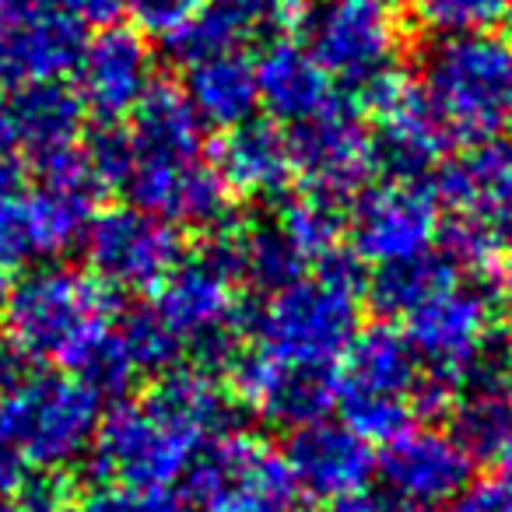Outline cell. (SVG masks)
Here are the masks:
<instances>
[{
	"mask_svg": "<svg viewBox=\"0 0 512 512\" xmlns=\"http://www.w3.org/2000/svg\"><path fill=\"white\" fill-rule=\"evenodd\" d=\"M0 299H4V285H0Z\"/></svg>",
	"mask_w": 512,
	"mask_h": 512,
	"instance_id": "cell-43",
	"label": "cell"
},
{
	"mask_svg": "<svg viewBox=\"0 0 512 512\" xmlns=\"http://www.w3.org/2000/svg\"><path fill=\"white\" fill-rule=\"evenodd\" d=\"M491 463L498 467V481H505L512 488V418H509V425H505V432H502V439H498V446H495V453L488 456Z\"/></svg>",
	"mask_w": 512,
	"mask_h": 512,
	"instance_id": "cell-38",
	"label": "cell"
},
{
	"mask_svg": "<svg viewBox=\"0 0 512 512\" xmlns=\"http://www.w3.org/2000/svg\"><path fill=\"white\" fill-rule=\"evenodd\" d=\"M155 81V57L144 36L127 25H102L74 64V92L85 113L102 123H120L134 113Z\"/></svg>",
	"mask_w": 512,
	"mask_h": 512,
	"instance_id": "cell-19",
	"label": "cell"
},
{
	"mask_svg": "<svg viewBox=\"0 0 512 512\" xmlns=\"http://www.w3.org/2000/svg\"><path fill=\"white\" fill-rule=\"evenodd\" d=\"M442 253L456 267L495 264L512 235V144L505 137L470 144L435 169Z\"/></svg>",
	"mask_w": 512,
	"mask_h": 512,
	"instance_id": "cell-6",
	"label": "cell"
},
{
	"mask_svg": "<svg viewBox=\"0 0 512 512\" xmlns=\"http://www.w3.org/2000/svg\"><path fill=\"white\" fill-rule=\"evenodd\" d=\"M235 428V400L207 369L155 376L144 397L120 400L99 421L92 470L109 488H169L207 439Z\"/></svg>",
	"mask_w": 512,
	"mask_h": 512,
	"instance_id": "cell-1",
	"label": "cell"
},
{
	"mask_svg": "<svg viewBox=\"0 0 512 512\" xmlns=\"http://www.w3.org/2000/svg\"><path fill=\"white\" fill-rule=\"evenodd\" d=\"M421 362L404 330L390 323L362 327L337 362V407L344 425L365 442H386L414 425Z\"/></svg>",
	"mask_w": 512,
	"mask_h": 512,
	"instance_id": "cell-8",
	"label": "cell"
},
{
	"mask_svg": "<svg viewBox=\"0 0 512 512\" xmlns=\"http://www.w3.org/2000/svg\"><path fill=\"white\" fill-rule=\"evenodd\" d=\"M102 397L78 372H29L0 397V442L36 474H67L92 453Z\"/></svg>",
	"mask_w": 512,
	"mask_h": 512,
	"instance_id": "cell-5",
	"label": "cell"
},
{
	"mask_svg": "<svg viewBox=\"0 0 512 512\" xmlns=\"http://www.w3.org/2000/svg\"><path fill=\"white\" fill-rule=\"evenodd\" d=\"M295 176H302V190L323 193L330 200H351L369 186L379 169L376 137L358 120L351 102H334L320 116L295 123L292 134Z\"/></svg>",
	"mask_w": 512,
	"mask_h": 512,
	"instance_id": "cell-17",
	"label": "cell"
},
{
	"mask_svg": "<svg viewBox=\"0 0 512 512\" xmlns=\"http://www.w3.org/2000/svg\"><path fill=\"white\" fill-rule=\"evenodd\" d=\"M302 43L327 67L330 78L358 92L397 67L400 25L390 8L376 0H320L306 18Z\"/></svg>",
	"mask_w": 512,
	"mask_h": 512,
	"instance_id": "cell-13",
	"label": "cell"
},
{
	"mask_svg": "<svg viewBox=\"0 0 512 512\" xmlns=\"http://www.w3.org/2000/svg\"><path fill=\"white\" fill-rule=\"evenodd\" d=\"M151 309L207 372L228 369L246 344L249 313L239 299V278L211 246L172 267L169 278L155 288Z\"/></svg>",
	"mask_w": 512,
	"mask_h": 512,
	"instance_id": "cell-7",
	"label": "cell"
},
{
	"mask_svg": "<svg viewBox=\"0 0 512 512\" xmlns=\"http://www.w3.org/2000/svg\"><path fill=\"white\" fill-rule=\"evenodd\" d=\"M67 512H193L169 488H102Z\"/></svg>",
	"mask_w": 512,
	"mask_h": 512,
	"instance_id": "cell-31",
	"label": "cell"
},
{
	"mask_svg": "<svg viewBox=\"0 0 512 512\" xmlns=\"http://www.w3.org/2000/svg\"><path fill=\"white\" fill-rule=\"evenodd\" d=\"M292 4H313V0H292Z\"/></svg>",
	"mask_w": 512,
	"mask_h": 512,
	"instance_id": "cell-41",
	"label": "cell"
},
{
	"mask_svg": "<svg viewBox=\"0 0 512 512\" xmlns=\"http://www.w3.org/2000/svg\"><path fill=\"white\" fill-rule=\"evenodd\" d=\"M204 8L225 18L242 39H249L278 29L292 8V0H204Z\"/></svg>",
	"mask_w": 512,
	"mask_h": 512,
	"instance_id": "cell-33",
	"label": "cell"
},
{
	"mask_svg": "<svg viewBox=\"0 0 512 512\" xmlns=\"http://www.w3.org/2000/svg\"><path fill=\"white\" fill-rule=\"evenodd\" d=\"M495 292L512 309V235L505 239V246L495 256Z\"/></svg>",
	"mask_w": 512,
	"mask_h": 512,
	"instance_id": "cell-37",
	"label": "cell"
},
{
	"mask_svg": "<svg viewBox=\"0 0 512 512\" xmlns=\"http://www.w3.org/2000/svg\"><path fill=\"white\" fill-rule=\"evenodd\" d=\"M460 278L456 264L446 253H418L407 260H393V264L376 267L372 281H365V299H372V306L386 316H400L421 306L425 299H432L435 292H442L446 285Z\"/></svg>",
	"mask_w": 512,
	"mask_h": 512,
	"instance_id": "cell-26",
	"label": "cell"
},
{
	"mask_svg": "<svg viewBox=\"0 0 512 512\" xmlns=\"http://www.w3.org/2000/svg\"><path fill=\"white\" fill-rule=\"evenodd\" d=\"M256 64V95L260 106L278 123H306L337 102L334 78L313 57L306 43L271 39Z\"/></svg>",
	"mask_w": 512,
	"mask_h": 512,
	"instance_id": "cell-23",
	"label": "cell"
},
{
	"mask_svg": "<svg viewBox=\"0 0 512 512\" xmlns=\"http://www.w3.org/2000/svg\"><path fill=\"white\" fill-rule=\"evenodd\" d=\"M81 246L88 271L113 292H155L186 256L179 228L134 204L92 214Z\"/></svg>",
	"mask_w": 512,
	"mask_h": 512,
	"instance_id": "cell-11",
	"label": "cell"
},
{
	"mask_svg": "<svg viewBox=\"0 0 512 512\" xmlns=\"http://www.w3.org/2000/svg\"><path fill=\"white\" fill-rule=\"evenodd\" d=\"M288 470L302 495L316 502L362 495L365 484L376 474L372 442L351 432L344 421H313L292 432L285 449Z\"/></svg>",
	"mask_w": 512,
	"mask_h": 512,
	"instance_id": "cell-21",
	"label": "cell"
},
{
	"mask_svg": "<svg viewBox=\"0 0 512 512\" xmlns=\"http://www.w3.org/2000/svg\"><path fill=\"white\" fill-rule=\"evenodd\" d=\"M123 190L134 207L176 228L218 232L232 221V193L204 158L134 162Z\"/></svg>",
	"mask_w": 512,
	"mask_h": 512,
	"instance_id": "cell-18",
	"label": "cell"
},
{
	"mask_svg": "<svg viewBox=\"0 0 512 512\" xmlns=\"http://www.w3.org/2000/svg\"><path fill=\"white\" fill-rule=\"evenodd\" d=\"M418 25L435 36H467L491 32L502 18H509L512 0H407Z\"/></svg>",
	"mask_w": 512,
	"mask_h": 512,
	"instance_id": "cell-29",
	"label": "cell"
},
{
	"mask_svg": "<svg viewBox=\"0 0 512 512\" xmlns=\"http://www.w3.org/2000/svg\"><path fill=\"white\" fill-rule=\"evenodd\" d=\"M228 393L256 418L295 432L334 411L337 369L281 362L253 344H242L228 365Z\"/></svg>",
	"mask_w": 512,
	"mask_h": 512,
	"instance_id": "cell-15",
	"label": "cell"
},
{
	"mask_svg": "<svg viewBox=\"0 0 512 512\" xmlns=\"http://www.w3.org/2000/svg\"><path fill=\"white\" fill-rule=\"evenodd\" d=\"M113 334H116V341H120L123 355H127L130 369L137 372V379L162 376V372L176 369L179 358H183V344L165 327L162 316L151 309V302L116 316Z\"/></svg>",
	"mask_w": 512,
	"mask_h": 512,
	"instance_id": "cell-28",
	"label": "cell"
},
{
	"mask_svg": "<svg viewBox=\"0 0 512 512\" xmlns=\"http://www.w3.org/2000/svg\"><path fill=\"white\" fill-rule=\"evenodd\" d=\"M120 4L141 36H158L162 43L204 11V0H120Z\"/></svg>",
	"mask_w": 512,
	"mask_h": 512,
	"instance_id": "cell-32",
	"label": "cell"
},
{
	"mask_svg": "<svg viewBox=\"0 0 512 512\" xmlns=\"http://www.w3.org/2000/svg\"><path fill=\"white\" fill-rule=\"evenodd\" d=\"M29 481V467L0 442V498H15Z\"/></svg>",
	"mask_w": 512,
	"mask_h": 512,
	"instance_id": "cell-36",
	"label": "cell"
},
{
	"mask_svg": "<svg viewBox=\"0 0 512 512\" xmlns=\"http://www.w3.org/2000/svg\"><path fill=\"white\" fill-rule=\"evenodd\" d=\"M211 165L232 197L278 200L295 179L292 137L274 120L253 116L239 127L221 130Z\"/></svg>",
	"mask_w": 512,
	"mask_h": 512,
	"instance_id": "cell-22",
	"label": "cell"
},
{
	"mask_svg": "<svg viewBox=\"0 0 512 512\" xmlns=\"http://www.w3.org/2000/svg\"><path fill=\"white\" fill-rule=\"evenodd\" d=\"M418 88L453 141H495L512 130V39L442 36L421 60Z\"/></svg>",
	"mask_w": 512,
	"mask_h": 512,
	"instance_id": "cell-4",
	"label": "cell"
},
{
	"mask_svg": "<svg viewBox=\"0 0 512 512\" xmlns=\"http://www.w3.org/2000/svg\"><path fill=\"white\" fill-rule=\"evenodd\" d=\"M127 137L134 162H176V158H200L204 151V123L193 113L190 99L179 85L158 78L130 113Z\"/></svg>",
	"mask_w": 512,
	"mask_h": 512,
	"instance_id": "cell-24",
	"label": "cell"
},
{
	"mask_svg": "<svg viewBox=\"0 0 512 512\" xmlns=\"http://www.w3.org/2000/svg\"><path fill=\"white\" fill-rule=\"evenodd\" d=\"M365 274L362 260L337 249L292 285L249 313L246 344L295 365L337 369L341 355L362 330Z\"/></svg>",
	"mask_w": 512,
	"mask_h": 512,
	"instance_id": "cell-3",
	"label": "cell"
},
{
	"mask_svg": "<svg viewBox=\"0 0 512 512\" xmlns=\"http://www.w3.org/2000/svg\"><path fill=\"white\" fill-rule=\"evenodd\" d=\"M404 337L421 369L446 376L460 393L481 369L502 362L495 299L460 278L404 316Z\"/></svg>",
	"mask_w": 512,
	"mask_h": 512,
	"instance_id": "cell-10",
	"label": "cell"
},
{
	"mask_svg": "<svg viewBox=\"0 0 512 512\" xmlns=\"http://www.w3.org/2000/svg\"><path fill=\"white\" fill-rule=\"evenodd\" d=\"M116 292L102 285L92 271L64 264H46L25 271L0 299L4 337L32 365L78 372L113 334Z\"/></svg>",
	"mask_w": 512,
	"mask_h": 512,
	"instance_id": "cell-2",
	"label": "cell"
},
{
	"mask_svg": "<svg viewBox=\"0 0 512 512\" xmlns=\"http://www.w3.org/2000/svg\"><path fill=\"white\" fill-rule=\"evenodd\" d=\"M81 127L85 106L64 81H32L8 88L0 99V148L15 151L36 169L71 155L85 141Z\"/></svg>",
	"mask_w": 512,
	"mask_h": 512,
	"instance_id": "cell-20",
	"label": "cell"
},
{
	"mask_svg": "<svg viewBox=\"0 0 512 512\" xmlns=\"http://www.w3.org/2000/svg\"><path fill=\"white\" fill-rule=\"evenodd\" d=\"M0 512H29L18 498H0Z\"/></svg>",
	"mask_w": 512,
	"mask_h": 512,
	"instance_id": "cell-40",
	"label": "cell"
},
{
	"mask_svg": "<svg viewBox=\"0 0 512 512\" xmlns=\"http://www.w3.org/2000/svg\"><path fill=\"white\" fill-rule=\"evenodd\" d=\"M376 474L390 491V502L428 512L449 505L474 477V456L456 439V432L439 425H407L383 442Z\"/></svg>",
	"mask_w": 512,
	"mask_h": 512,
	"instance_id": "cell-16",
	"label": "cell"
},
{
	"mask_svg": "<svg viewBox=\"0 0 512 512\" xmlns=\"http://www.w3.org/2000/svg\"><path fill=\"white\" fill-rule=\"evenodd\" d=\"M274 221L306 264H320L334 256L341 249V239L348 235V214H344L341 200H330L313 190H299L295 197L281 200Z\"/></svg>",
	"mask_w": 512,
	"mask_h": 512,
	"instance_id": "cell-27",
	"label": "cell"
},
{
	"mask_svg": "<svg viewBox=\"0 0 512 512\" xmlns=\"http://www.w3.org/2000/svg\"><path fill=\"white\" fill-rule=\"evenodd\" d=\"M509 369H512V351H509Z\"/></svg>",
	"mask_w": 512,
	"mask_h": 512,
	"instance_id": "cell-44",
	"label": "cell"
},
{
	"mask_svg": "<svg viewBox=\"0 0 512 512\" xmlns=\"http://www.w3.org/2000/svg\"><path fill=\"white\" fill-rule=\"evenodd\" d=\"M183 491L197 512H295L302 502L285 453L239 428L197 449L183 474Z\"/></svg>",
	"mask_w": 512,
	"mask_h": 512,
	"instance_id": "cell-9",
	"label": "cell"
},
{
	"mask_svg": "<svg viewBox=\"0 0 512 512\" xmlns=\"http://www.w3.org/2000/svg\"><path fill=\"white\" fill-rule=\"evenodd\" d=\"M29 358L8 341V337H0V397H8L25 376H29Z\"/></svg>",
	"mask_w": 512,
	"mask_h": 512,
	"instance_id": "cell-35",
	"label": "cell"
},
{
	"mask_svg": "<svg viewBox=\"0 0 512 512\" xmlns=\"http://www.w3.org/2000/svg\"><path fill=\"white\" fill-rule=\"evenodd\" d=\"M442 211L425 179L390 176L369 183L348 214L351 256L365 264H393L428 253L439 239Z\"/></svg>",
	"mask_w": 512,
	"mask_h": 512,
	"instance_id": "cell-12",
	"label": "cell"
},
{
	"mask_svg": "<svg viewBox=\"0 0 512 512\" xmlns=\"http://www.w3.org/2000/svg\"><path fill=\"white\" fill-rule=\"evenodd\" d=\"M376 4H390V0H376Z\"/></svg>",
	"mask_w": 512,
	"mask_h": 512,
	"instance_id": "cell-42",
	"label": "cell"
},
{
	"mask_svg": "<svg viewBox=\"0 0 512 512\" xmlns=\"http://www.w3.org/2000/svg\"><path fill=\"white\" fill-rule=\"evenodd\" d=\"M316 512H379V505L369 502L365 495H351V498H334V502H323Z\"/></svg>",
	"mask_w": 512,
	"mask_h": 512,
	"instance_id": "cell-39",
	"label": "cell"
},
{
	"mask_svg": "<svg viewBox=\"0 0 512 512\" xmlns=\"http://www.w3.org/2000/svg\"><path fill=\"white\" fill-rule=\"evenodd\" d=\"M179 88L190 99L200 123L214 130L239 127V123L253 120L260 109L256 64L242 50H225L197 60V64H186V78Z\"/></svg>",
	"mask_w": 512,
	"mask_h": 512,
	"instance_id": "cell-25",
	"label": "cell"
},
{
	"mask_svg": "<svg viewBox=\"0 0 512 512\" xmlns=\"http://www.w3.org/2000/svg\"><path fill=\"white\" fill-rule=\"evenodd\" d=\"M351 95H355V109L365 106L376 120V134H372L376 158L390 169V176L421 179L446 162L453 137L428 106L421 88L400 67L379 74Z\"/></svg>",
	"mask_w": 512,
	"mask_h": 512,
	"instance_id": "cell-14",
	"label": "cell"
},
{
	"mask_svg": "<svg viewBox=\"0 0 512 512\" xmlns=\"http://www.w3.org/2000/svg\"><path fill=\"white\" fill-rule=\"evenodd\" d=\"M239 43H242L239 32H235L221 15H214V11L204 8L190 25H183L176 36L165 39V50L172 53V60H179V64L186 67V64H197V60H204V57H214V53L239 50Z\"/></svg>",
	"mask_w": 512,
	"mask_h": 512,
	"instance_id": "cell-30",
	"label": "cell"
},
{
	"mask_svg": "<svg viewBox=\"0 0 512 512\" xmlns=\"http://www.w3.org/2000/svg\"><path fill=\"white\" fill-rule=\"evenodd\" d=\"M446 512H512V488L505 481H470Z\"/></svg>",
	"mask_w": 512,
	"mask_h": 512,
	"instance_id": "cell-34",
	"label": "cell"
},
{
	"mask_svg": "<svg viewBox=\"0 0 512 512\" xmlns=\"http://www.w3.org/2000/svg\"><path fill=\"white\" fill-rule=\"evenodd\" d=\"M509 22H512V11H509Z\"/></svg>",
	"mask_w": 512,
	"mask_h": 512,
	"instance_id": "cell-45",
	"label": "cell"
}]
</instances>
